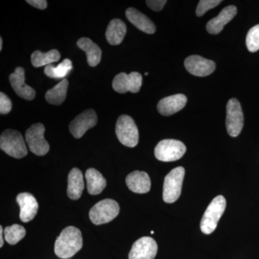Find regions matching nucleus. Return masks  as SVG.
<instances>
[{"instance_id":"5701e85b","label":"nucleus","mask_w":259,"mask_h":259,"mask_svg":"<svg viewBox=\"0 0 259 259\" xmlns=\"http://www.w3.org/2000/svg\"><path fill=\"white\" fill-rule=\"evenodd\" d=\"M87 185L89 193L92 195H97L101 193L107 185V181L100 172L95 168H90L85 174Z\"/></svg>"},{"instance_id":"c756f323","label":"nucleus","mask_w":259,"mask_h":259,"mask_svg":"<svg viewBox=\"0 0 259 259\" xmlns=\"http://www.w3.org/2000/svg\"><path fill=\"white\" fill-rule=\"evenodd\" d=\"M13 104L9 97L5 93H0V113L6 115L11 111Z\"/></svg>"},{"instance_id":"c9c22d12","label":"nucleus","mask_w":259,"mask_h":259,"mask_svg":"<svg viewBox=\"0 0 259 259\" xmlns=\"http://www.w3.org/2000/svg\"><path fill=\"white\" fill-rule=\"evenodd\" d=\"M151 234H153V233H154V231H151Z\"/></svg>"},{"instance_id":"f03ea898","label":"nucleus","mask_w":259,"mask_h":259,"mask_svg":"<svg viewBox=\"0 0 259 259\" xmlns=\"http://www.w3.org/2000/svg\"><path fill=\"white\" fill-rule=\"evenodd\" d=\"M226 200L222 195L212 199L201 220V231L204 234H211L217 228L218 223L226 210Z\"/></svg>"},{"instance_id":"f257e3e1","label":"nucleus","mask_w":259,"mask_h":259,"mask_svg":"<svg viewBox=\"0 0 259 259\" xmlns=\"http://www.w3.org/2000/svg\"><path fill=\"white\" fill-rule=\"evenodd\" d=\"M81 232L74 226H69L61 231L56 239L54 251L59 258L69 259L82 248Z\"/></svg>"},{"instance_id":"39448f33","label":"nucleus","mask_w":259,"mask_h":259,"mask_svg":"<svg viewBox=\"0 0 259 259\" xmlns=\"http://www.w3.org/2000/svg\"><path fill=\"white\" fill-rule=\"evenodd\" d=\"M116 135L121 144L127 147L134 148L139 144V134L137 126L132 117L122 115L117 119Z\"/></svg>"},{"instance_id":"c85d7f7f","label":"nucleus","mask_w":259,"mask_h":259,"mask_svg":"<svg viewBox=\"0 0 259 259\" xmlns=\"http://www.w3.org/2000/svg\"><path fill=\"white\" fill-rule=\"evenodd\" d=\"M222 3L221 0H201L199 2L196 10V14L201 17L205 14L208 10L213 9Z\"/></svg>"},{"instance_id":"f704fd0d","label":"nucleus","mask_w":259,"mask_h":259,"mask_svg":"<svg viewBox=\"0 0 259 259\" xmlns=\"http://www.w3.org/2000/svg\"><path fill=\"white\" fill-rule=\"evenodd\" d=\"M145 75H146V76H147V75H148V73H147V72L145 73Z\"/></svg>"},{"instance_id":"bb28decb","label":"nucleus","mask_w":259,"mask_h":259,"mask_svg":"<svg viewBox=\"0 0 259 259\" xmlns=\"http://www.w3.org/2000/svg\"><path fill=\"white\" fill-rule=\"evenodd\" d=\"M26 234V231L23 226L15 224L5 228V241L10 245H15L21 241Z\"/></svg>"},{"instance_id":"cd10ccee","label":"nucleus","mask_w":259,"mask_h":259,"mask_svg":"<svg viewBox=\"0 0 259 259\" xmlns=\"http://www.w3.org/2000/svg\"><path fill=\"white\" fill-rule=\"evenodd\" d=\"M245 42L250 52L254 53L259 50V24L250 29Z\"/></svg>"},{"instance_id":"2eb2a0df","label":"nucleus","mask_w":259,"mask_h":259,"mask_svg":"<svg viewBox=\"0 0 259 259\" xmlns=\"http://www.w3.org/2000/svg\"><path fill=\"white\" fill-rule=\"evenodd\" d=\"M16 201L20 206V218L23 223H28L36 215L38 203L32 194L28 192L19 194Z\"/></svg>"},{"instance_id":"7c9ffc66","label":"nucleus","mask_w":259,"mask_h":259,"mask_svg":"<svg viewBox=\"0 0 259 259\" xmlns=\"http://www.w3.org/2000/svg\"><path fill=\"white\" fill-rule=\"evenodd\" d=\"M166 0H148L146 1V4L154 11H161L164 5H166Z\"/></svg>"},{"instance_id":"b1692460","label":"nucleus","mask_w":259,"mask_h":259,"mask_svg":"<svg viewBox=\"0 0 259 259\" xmlns=\"http://www.w3.org/2000/svg\"><path fill=\"white\" fill-rule=\"evenodd\" d=\"M69 81L67 79H63L54 88L50 89L46 93V100L51 105H60L64 102L67 93Z\"/></svg>"},{"instance_id":"4be33fe9","label":"nucleus","mask_w":259,"mask_h":259,"mask_svg":"<svg viewBox=\"0 0 259 259\" xmlns=\"http://www.w3.org/2000/svg\"><path fill=\"white\" fill-rule=\"evenodd\" d=\"M126 31L125 24L120 19H114L109 23L105 32L107 41L112 46L119 45L123 40Z\"/></svg>"},{"instance_id":"dca6fc26","label":"nucleus","mask_w":259,"mask_h":259,"mask_svg":"<svg viewBox=\"0 0 259 259\" xmlns=\"http://www.w3.org/2000/svg\"><path fill=\"white\" fill-rule=\"evenodd\" d=\"M187 98L185 95L177 94L162 99L158 103V110L162 115L169 116L177 113L185 107Z\"/></svg>"},{"instance_id":"4468645a","label":"nucleus","mask_w":259,"mask_h":259,"mask_svg":"<svg viewBox=\"0 0 259 259\" xmlns=\"http://www.w3.org/2000/svg\"><path fill=\"white\" fill-rule=\"evenodd\" d=\"M25 69L23 67H17L10 76L12 88L17 95L26 100H33L35 97V91L25 83Z\"/></svg>"},{"instance_id":"7ed1b4c3","label":"nucleus","mask_w":259,"mask_h":259,"mask_svg":"<svg viewBox=\"0 0 259 259\" xmlns=\"http://www.w3.org/2000/svg\"><path fill=\"white\" fill-rule=\"evenodd\" d=\"M0 148L7 154L15 158H22L28 154L23 136L15 130H6L2 134Z\"/></svg>"},{"instance_id":"72a5a7b5","label":"nucleus","mask_w":259,"mask_h":259,"mask_svg":"<svg viewBox=\"0 0 259 259\" xmlns=\"http://www.w3.org/2000/svg\"><path fill=\"white\" fill-rule=\"evenodd\" d=\"M3 38H0V51H2V49H3Z\"/></svg>"},{"instance_id":"aec40b11","label":"nucleus","mask_w":259,"mask_h":259,"mask_svg":"<svg viewBox=\"0 0 259 259\" xmlns=\"http://www.w3.org/2000/svg\"><path fill=\"white\" fill-rule=\"evenodd\" d=\"M84 189L82 172L79 168H74L68 176L67 194L70 199H79Z\"/></svg>"},{"instance_id":"0eeeda50","label":"nucleus","mask_w":259,"mask_h":259,"mask_svg":"<svg viewBox=\"0 0 259 259\" xmlns=\"http://www.w3.org/2000/svg\"><path fill=\"white\" fill-rule=\"evenodd\" d=\"M187 151L185 145L175 139L162 140L154 150L155 156L164 162L175 161L180 159Z\"/></svg>"},{"instance_id":"1a4fd4ad","label":"nucleus","mask_w":259,"mask_h":259,"mask_svg":"<svg viewBox=\"0 0 259 259\" xmlns=\"http://www.w3.org/2000/svg\"><path fill=\"white\" fill-rule=\"evenodd\" d=\"M226 127L231 137H237L241 134L244 123L243 110L239 101L231 99L227 104Z\"/></svg>"},{"instance_id":"ddd939ff","label":"nucleus","mask_w":259,"mask_h":259,"mask_svg":"<svg viewBox=\"0 0 259 259\" xmlns=\"http://www.w3.org/2000/svg\"><path fill=\"white\" fill-rule=\"evenodd\" d=\"M186 69L191 74L196 76H209L214 72L216 65L214 61L204 59L202 56L192 55L189 56L185 61Z\"/></svg>"},{"instance_id":"f3484780","label":"nucleus","mask_w":259,"mask_h":259,"mask_svg":"<svg viewBox=\"0 0 259 259\" xmlns=\"http://www.w3.org/2000/svg\"><path fill=\"white\" fill-rule=\"evenodd\" d=\"M237 14V8L234 5H230L223 9L218 16L209 20L206 25V29L209 33L217 35L220 33L225 25L233 20Z\"/></svg>"},{"instance_id":"a878e982","label":"nucleus","mask_w":259,"mask_h":259,"mask_svg":"<svg viewBox=\"0 0 259 259\" xmlns=\"http://www.w3.org/2000/svg\"><path fill=\"white\" fill-rule=\"evenodd\" d=\"M72 69L71 61L69 59H66L57 66L50 64L46 66L44 72L49 77L61 79V78L66 77Z\"/></svg>"},{"instance_id":"20e7f679","label":"nucleus","mask_w":259,"mask_h":259,"mask_svg":"<svg viewBox=\"0 0 259 259\" xmlns=\"http://www.w3.org/2000/svg\"><path fill=\"white\" fill-rule=\"evenodd\" d=\"M185 170L182 166L172 169L164 179L163 190V201L173 203L180 198Z\"/></svg>"},{"instance_id":"9b49d317","label":"nucleus","mask_w":259,"mask_h":259,"mask_svg":"<svg viewBox=\"0 0 259 259\" xmlns=\"http://www.w3.org/2000/svg\"><path fill=\"white\" fill-rule=\"evenodd\" d=\"M97 123L96 112L92 109H89L76 116L74 120L71 121L69 125V131L75 139H80L88 130L95 127Z\"/></svg>"},{"instance_id":"f8f14e48","label":"nucleus","mask_w":259,"mask_h":259,"mask_svg":"<svg viewBox=\"0 0 259 259\" xmlns=\"http://www.w3.org/2000/svg\"><path fill=\"white\" fill-rule=\"evenodd\" d=\"M157 251V243L153 238L142 237L133 245L128 259H154Z\"/></svg>"},{"instance_id":"423d86ee","label":"nucleus","mask_w":259,"mask_h":259,"mask_svg":"<svg viewBox=\"0 0 259 259\" xmlns=\"http://www.w3.org/2000/svg\"><path fill=\"white\" fill-rule=\"evenodd\" d=\"M120 212V206L116 201L105 199L97 202L90 211V218L97 226L110 223Z\"/></svg>"},{"instance_id":"2f4dec72","label":"nucleus","mask_w":259,"mask_h":259,"mask_svg":"<svg viewBox=\"0 0 259 259\" xmlns=\"http://www.w3.org/2000/svg\"><path fill=\"white\" fill-rule=\"evenodd\" d=\"M26 3L40 10H45L48 5L47 1L46 0H27Z\"/></svg>"},{"instance_id":"6ab92c4d","label":"nucleus","mask_w":259,"mask_h":259,"mask_svg":"<svg viewBox=\"0 0 259 259\" xmlns=\"http://www.w3.org/2000/svg\"><path fill=\"white\" fill-rule=\"evenodd\" d=\"M126 18L141 31L148 34L156 32V26L146 15L134 8H130L125 12Z\"/></svg>"},{"instance_id":"9d476101","label":"nucleus","mask_w":259,"mask_h":259,"mask_svg":"<svg viewBox=\"0 0 259 259\" xmlns=\"http://www.w3.org/2000/svg\"><path fill=\"white\" fill-rule=\"evenodd\" d=\"M142 82V76L139 72L134 71L129 74L120 73L114 78L112 88L118 93L124 94L127 92L137 93L141 90Z\"/></svg>"},{"instance_id":"393cba45","label":"nucleus","mask_w":259,"mask_h":259,"mask_svg":"<svg viewBox=\"0 0 259 259\" xmlns=\"http://www.w3.org/2000/svg\"><path fill=\"white\" fill-rule=\"evenodd\" d=\"M60 59V53L56 49H53L47 53L36 51L32 54L31 63L34 67H42L52 64L53 63L59 61Z\"/></svg>"},{"instance_id":"412c9836","label":"nucleus","mask_w":259,"mask_h":259,"mask_svg":"<svg viewBox=\"0 0 259 259\" xmlns=\"http://www.w3.org/2000/svg\"><path fill=\"white\" fill-rule=\"evenodd\" d=\"M78 47L84 51L88 58V62L90 66H97L102 59V51L100 48L88 37H81L77 41Z\"/></svg>"},{"instance_id":"473e14b6","label":"nucleus","mask_w":259,"mask_h":259,"mask_svg":"<svg viewBox=\"0 0 259 259\" xmlns=\"http://www.w3.org/2000/svg\"><path fill=\"white\" fill-rule=\"evenodd\" d=\"M4 245V240H3V226H0V247H3Z\"/></svg>"},{"instance_id":"6e6552de","label":"nucleus","mask_w":259,"mask_h":259,"mask_svg":"<svg viewBox=\"0 0 259 259\" xmlns=\"http://www.w3.org/2000/svg\"><path fill=\"white\" fill-rule=\"evenodd\" d=\"M45 127L41 123H35L26 131L25 140L29 149L37 156L47 154L50 150V146L44 138Z\"/></svg>"},{"instance_id":"a211bd4d","label":"nucleus","mask_w":259,"mask_h":259,"mask_svg":"<svg viewBox=\"0 0 259 259\" xmlns=\"http://www.w3.org/2000/svg\"><path fill=\"white\" fill-rule=\"evenodd\" d=\"M125 182L129 190L135 193H147L151 190V180L146 172H132L126 177Z\"/></svg>"}]
</instances>
